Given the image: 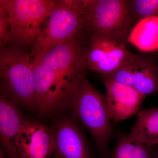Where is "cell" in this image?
Masks as SVG:
<instances>
[{
  "label": "cell",
  "instance_id": "6da1fadb",
  "mask_svg": "<svg viewBox=\"0 0 158 158\" xmlns=\"http://www.w3.org/2000/svg\"><path fill=\"white\" fill-rule=\"evenodd\" d=\"M66 107L90 132L101 152L108 158L112 127L106 97L90 84L86 74L78 77L69 86Z\"/></svg>",
  "mask_w": 158,
  "mask_h": 158
},
{
  "label": "cell",
  "instance_id": "7a4b0ae2",
  "mask_svg": "<svg viewBox=\"0 0 158 158\" xmlns=\"http://www.w3.org/2000/svg\"><path fill=\"white\" fill-rule=\"evenodd\" d=\"M86 0L54 1L42 33L34 45L31 58L88 31Z\"/></svg>",
  "mask_w": 158,
  "mask_h": 158
},
{
  "label": "cell",
  "instance_id": "3957f363",
  "mask_svg": "<svg viewBox=\"0 0 158 158\" xmlns=\"http://www.w3.org/2000/svg\"><path fill=\"white\" fill-rule=\"evenodd\" d=\"M2 94L16 106L37 110L31 55L15 46L0 53Z\"/></svg>",
  "mask_w": 158,
  "mask_h": 158
},
{
  "label": "cell",
  "instance_id": "277c9868",
  "mask_svg": "<svg viewBox=\"0 0 158 158\" xmlns=\"http://www.w3.org/2000/svg\"><path fill=\"white\" fill-rule=\"evenodd\" d=\"M85 15L89 34L127 44L135 26L128 0H86Z\"/></svg>",
  "mask_w": 158,
  "mask_h": 158
},
{
  "label": "cell",
  "instance_id": "5b68a950",
  "mask_svg": "<svg viewBox=\"0 0 158 158\" xmlns=\"http://www.w3.org/2000/svg\"><path fill=\"white\" fill-rule=\"evenodd\" d=\"M54 1L1 0L9 17L11 41L21 47L35 44L42 34Z\"/></svg>",
  "mask_w": 158,
  "mask_h": 158
},
{
  "label": "cell",
  "instance_id": "8992f818",
  "mask_svg": "<svg viewBox=\"0 0 158 158\" xmlns=\"http://www.w3.org/2000/svg\"><path fill=\"white\" fill-rule=\"evenodd\" d=\"M89 35L86 31L32 59L53 71L67 92L71 84L86 74L88 69L87 56Z\"/></svg>",
  "mask_w": 158,
  "mask_h": 158
},
{
  "label": "cell",
  "instance_id": "52a82bcc",
  "mask_svg": "<svg viewBox=\"0 0 158 158\" xmlns=\"http://www.w3.org/2000/svg\"><path fill=\"white\" fill-rule=\"evenodd\" d=\"M104 77L131 86L145 97L158 93V65L148 56L134 53L118 70Z\"/></svg>",
  "mask_w": 158,
  "mask_h": 158
},
{
  "label": "cell",
  "instance_id": "ba28073f",
  "mask_svg": "<svg viewBox=\"0 0 158 158\" xmlns=\"http://www.w3.org/2000/svg\"><path fill=\"white\" fill-rule=\"evenodd\" d=\"M37 110L44 116L54 115L66 107L67 92L53 71L32 59Z\"/></svg>",
  "mask_w": 158,
  "mask_h": 158
},
{
  "label": "cell",
  "instance_id": "9c48e42d",
  "mask_svg": "<svg viewBox=\"0 0 158 158\" xmlns=\"http://www.w3.org/2000/svg\"><path fill=\"white\" fill-rule=\"evenodd\" d=\"M89 35L87 59L90 70L109 75L118 70L134 54L121 43L95 34Z\"/></svg>",
  "mask_w": 158,
  "mask_h": 158
},
{
  "label": "cell",
  "instance_id": "30bf717a",
  "mask_svg": "<svg viewBox=\"0 0 158 158\" xmlns=\"http://www.w3.org/2000/svg\"><path fill=\"white\" fill-rule=\"evenodd\" d=\"M105 95L110 119L118 122L138 114L146 97L135 88L104 77Z\"/></svg>",
  "mask_w": 158,
  "mask_h": 158
},
{
  "label": "cell",
  "instance_id": "8fae6325",
  "mask_svg": "<svg viewBox=\"0 0 158 158\" xmlns=\"http://www.w3.org/2000/svg\"><path fill=\"white\" fill-rule=\"evenodd\" d=\"M19 158H51L55 148L53 130L28 119L17 141Z\"/></svg>",
  "mask_w": 158,
  "mask_h": 158
},
{
  "label": "cell",
  "instance_id": "7c38bea8",
  "mask_svg": "<svg viewBox=\"0 0 158 158\" xmlns=\"http://www.w3.org/2000/svg\"><path fill=\"white\" fill-rule=\"evenodd\" d=\"M53 131L55 148L53 158H91L85 137L72 122L62 119Z\"/></svg>",
  "mask_w": 158,
  "mask_h": 158
},
{
  "label": "cell",
  "instance_id": "4fadbf2b",
  "mask_svg": "<svg viewBox=\"0 0 158 158\" xmlns=\"http://www.w3.org/2000/svg\"><path fill=\"white\" fill-rule=\"evenodd\" d=\"M28 119L16 106L1 94L0 98V138L2 149L9 158H19L17 141Z\"/></svg>",
  "mask_w": 158,
  "mask_h": 158
},
{
  "label": "cell",
  "instance_id": "5bb4252c",
  "mask_svg": "<svg viewBox=\"0 0 158 158\" xmlns=\"http://www.w3.org/2000/svg\"><path fill=\"white\" fill-rule=\"evenodd\" d=\"M130 141L150 147L158 144V107L144 109L127 135Z\"/></svg>",
  "mask_w": 158,
  "mask_h": 158
},
{
  "label": "cell",
  "instance_id": "9a60e30c",
  "mask_svg": "<svg viewBox=\"0 0 158 158\" xmlns=\"http://www.w3.org/2000/svg\"><path fill=\"white\" fill-rule=\"evenodd\" d=\"M127 44L143 52L158 50V16L144 19L138 22L131 31Z\"/></svg>",
  "mask_w": 158,
  "mask_h": 158
},
{
  "label": "cell",
  "instance_id": "2e32d148",
  "mask_svg": "<svg viewBox=\"0 0 158 158\" xmlns=\"http://www.w3.org/2000/svg\"><path fill=\"white\" fill-rule=\"evenodd\" d=\"M155 148L134 143L130 141L127 135H122L108 158H158Z\"/></svg>",
  "mask_w": 158,
  "mask_h": 158
},
{
  "label": "cell",
  "instance_id": "e0dca14e",
  "mask_svg": "<svg viewBox=\"0 0 158 158\" xmlns=\"http://www.w3.org/2000/svg\"><path fill=\"white\" fill-rule=\"evenodd\" d=\"M134 24L151 17L158 16V0H128Z\"/></svg>",
  "mask_w": 158,
  "mask_h": 158
},
{
  "label": "cell",
  "instance_id": "ac0fdd59",
  "mask_svg": "<svg viewBox=\"0 0 158 158\" xmlns=\"http://www.w3.org/2000/svg\"><path fill=\"white\" fill-rule=\"evenodd\" d=\"M11 41L10 26L8 14L5 9L0 6V48H5V46Z\"/></svg>",
  "mask_w": 158,
  "mask_h": 158
},
{
  "label": "cell",
  "instance_id": "d6986e66",
  "mask_svg": "<svg viewBox=\"0 0 158 158\" xmlns=\"http://www.w3.org/2000/svg\"><path fill=\"white\" fill-rule=\"evenodd\" d=\"M6 155L2 149H0V158H6Z\"/></svg>",
  "mask_w": 158,
  "mask_h": 158
}]
</instances>
